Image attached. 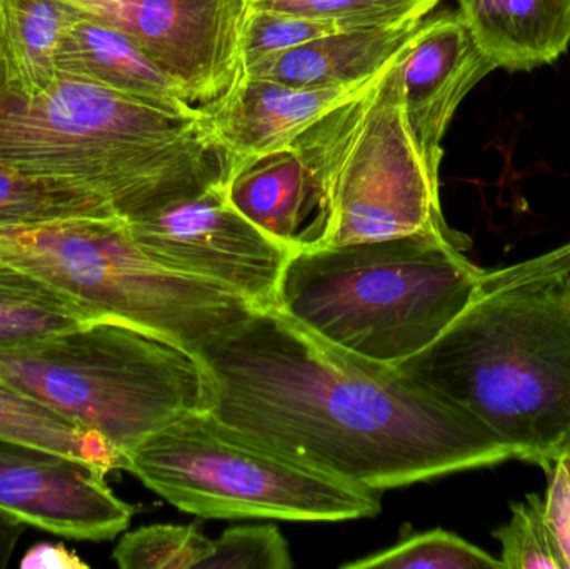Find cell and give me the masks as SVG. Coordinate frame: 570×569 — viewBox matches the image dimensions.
Returning <instances> with one entry per match:
<instances>
[{
  "label": "cell",
  "instance_id": "obj_16",
  "mask_svg": "<svg viewBox=\"0 0 570 569\" xmlns=\"http://www.w3.org/2000/svg\"><path fill=\"white\" fill-rule=\"evenodd\" d=\"M428 17L332 33L267 57L244 69L243 76L294 87L355 86L391 66L414 42Z\"/></svg>",
  "mask_w": 570,
  "mask_h": 569
},
{
  "label": "cell",
  "instance_id": "obj_19",
  "mask_svg": "<svg viewBox=\"0 0 570 569\" xmlns=\"http://www.w3.org/2000/svg\"><path fill=\"white\" fill-rule=\"evenodd\" d=\"M72 219H120L112 204L86 184L0 163V229Z\"/></svg>",
  "mask_w": 570,
  "mask_h": 569
},
{
  "label": "cell",
  "instance_id": "obj_1",
  "mask_svg": "<svg viewBox=\"0 0 570 569\" xmlns=\"http://www.w3.org/2000/svg\"><path fill=\"white\" fill-rule=\"evenodd\" d=\"M209 413L284 457L384 491L515 460L468 411L387 364L314 336L276 307L197 351Z\"/></svg>",
  "mask_w": 570,
  "mask_h": 569
},
{
  "label": "cell",
  "instance_id": "obj_14",
  "mask_svg": "<svg viewBox=\"0 0 570 569\" xmlns=\"http://www.w3.org/2000/svg\"><path fill=\"white\" fill-rule=\"evenodd\" d=\"M229 203L292 253L322 249L331 227L317 189L292 147L259 157L226 180Z\"/></svg>",
  "mask_w": 570,
  "mask_h": 569
},
{
  "label": "cell",
  "instance_id": "obj_29",
  "mask_svg": "<svg viewBox=\"0 0 570 569\" xmlns=\"http://www.w3.org/2000/svg\"><path fill=\"white\" fill-rule=\"evenodd\" d=\"M20 568L23 569H87L89 565L83 563L73 551L63 543H39L30 548L22 560Z\"/></svg>",
  "mask_w": 570,
  "mask_h": 569
},
{
  "label": "cell",
  "instance_id": "obj_7",
  "mask_svg": "<svg viewBox=\"0 0 570 569\" xmlns=\"http://www.w3.org/2000/svg\"><path fill=\"white\" fill-rule=\"evenodd\" d=\"M0 263L52 284L96 321L150 331L196 353L256 311L224 287L154 263L124 219L0 229Z\"/></svg>",
  "mask_w": 570,
  "mask_h": 569
},
{
  "label": "cell",
  "instance_id": "obj_22",
  "mask_svg": "<svg viewBox=\"0 0 570 569\" xmlns=\"http://www.w3.org/2000/svg\"><path fill=\"white\" fill-rule=\"evenodd\" d=\"M345 569H505L501 558L444 530L425 531L399 541L395 547L358 561Z\"/></svg>",
  "mask_w": 570,
  "mask_h": 569
},
{
  "label": "cell",
  "instance_id": "obj_15",
  "mask_svg": "<svg viewBox=\"0 0 570 569\" xmlns=\"http://www.w3.org/2000/svg\"><path fill=\"white\" fill-rule=\"evenodd\" d=\"M57 67L174 116L199 117L186 90L126 33L77 13L60 43Z\"/></svg>",
  "mask_w": 570,
  "mask_h": 569
},
{
  "label": "cell",
  "instance_id": "obj_12",
  "mask_svg": "<svg viewBox=\"0 0 570 569\" xmlns=\"http://www.w3.org/2000/svg\"><path fill=\"white\" fill-rule=\"evenodd\" d=\"M498 70L458 10L431 12L401 56L402 107L432 176L441 174L445 134L462 100Z\"/></svg>",
  "mask_w": 570,
  "mask_h": 569
},
{
  "label": "cell",
  "instance_id": "obj_10",
  "mask_svg": "<svg viewBox=\"0 0 570 569\" xmlns=\"http://www.w3.org/2000/svg\"><path fill=\"white\" fill-rule=\"evenodd\" d=\"M126 33L197 107L243 76L240 36L249 0H62Z\"/></svg>",
  "mask_w": 570,
  "mask_h": 569
},
{
  "label": "cell",
  "instance_id": "obj_4",
  "mask_svg": "<svg viewBox=\"0 0 570 569\" xmlns=\"http://www.w3.org/2000/svg\"><path fill=\"white\" fill-rule=\"evenodd\" d=\"M484 271L435 234L302 251L285 264L276 310L338 350L397 366L444 333Z\"/></svg>",
  "mask_w": 570,
  "mask_h": 569
},
{
  "label": "cell",
  "instance_id": "obj_31",
  "mask_svg": "<svg viewBox=\"0 0 570 569\" xmlns=\"http://www.w3.org/2000/svg\"><path fill=\"white\" fill-rule=\"evenodd\" d=\"M564 444H570V433H569L568 440H566ZM564 444H562V447H564Z\"/></svg>",
  "mask_w": 570,
  "mask_h": 569
},
{
  "label": "cell",
  "instance_id": "obj_5",
  "mask_svg": "<svg viewBox=\"0 0 570 569\" xmlns=\"http://www.w3.org/2000/svg\"><path fill=\"white\" fill-rule=\"evenodd\" d=\"M0 383L102 434L126 463L150 434L214 401L196 351L116 321L0 347Z\"/></svg>",
  "mask_w": 570,
  "mask_h": 569
},
{
  "label": "cell",
  "instance_id": "obj_8",
  "mask_svg": "<svg viewBox=\"0 0 570 569\" xmlns=\"http://www.w3.org/2000/svg\"><path fill=\"white\" fill-rule=\"evenodd\" d=\"M126 470L186 513L209 520L348 521L381 513V491L358 487L194 413L150 434Z\"/></svg>",
  "mask_w": 570,
  "mask_h": 569
},
{
  "label": "cell",
  "instance_id": "obj_32",
  "mask_svg": "<svg viewBox=\"0 0 570 569\" xmlns=\"http://www.w3.org/2000/svg\"><path fill=\"white\" fill-rule=\"evenodd\" d=\"M435 2H439V3H441V2H444V0H435Z\"/></svg>",
  "mask_w": 570,
  "mask_h": 569
},
{
  "label": "cell",
  "instance_id": "obj_2",
  "mask_svg": "<svg viewBox=\"0 0 570 569\" xmlns=\"http://www.w3.org/2000/svg\"><path fill=\"white\" fill-rule=\"evenodd\" d=\"M394 367L548 473L570 433V243L484 271L444 333Z\"/></svg>",
  "mask_w": 570,
  "mask_h": 569
},
{
  "label": "cell",
  "instance_id": "obj_20",
  "mask_svg": "<svg viewBox=\"0 0 570 569\" xmlns=\"http://www.w3.org/2000/svg\"><path fill=\"white\" fill-rule=\"evenodd\" d=\"M92 314L47 281L0 263V347H16L92 323Z\"/></svg>",
  "mask_w": 570,
  "mask_h": 569
},
{
  "label": "cell",
  "instance_id": "obj_13",
  "mask_svg": "<svg viewBox=\"0 0 570 569\" xmlns=\"http://www.w3.org/2000/svg\"><path fill=\"white\" fill-rule=\"evenodd\" d=\"M368 80L355 86L294 87L240 76L223 97L199 107L226 154L227 179L253 160L287 149L298 134Z\"/></svg>",
  "mask_w": 570,
  "mask_h": 569
},
{
  "label": "cell",
  "instance_id": "obj_21",
  "mask_svg": "<svg viewBox=\"0 0 570 569\" xmlns=\"http://www.w3.org/2000/svg\"><path fill=\"white\" fill-rule=\"evenodd\" d=\"M0 438L56 451L99 468L126 470V457L102 434L79 426L27 394L0 383Z\"/></svg>",
  "mask_w": 570,
  "mask_h": 569
},
{
  "label": "cell",
  "instance_id": "obj_11",
  "mask_svg": "<svg viewBox=\"0 0 570 569\" xmlns=\"http://www.w3.org/2000/svg\"><path fill=\"white\" fill-rule=\"evenodd\" d=\"M0 510L47 533L90 541L114 540L136 514L94 464L3 438Z\"/></svg>",
  "mask_w": 570,
  "mask_h": 569
},
{
  "label": "cell",
  "instance_id": "obj_17",
  "mask_svg": "<svg viewBox=\"0 0 570 569\" xmlns=\"http://www.w3.org/2000/svg\"><path fill=\"white\" fill-rule=\"evenodd\" d=\"M481 49L498 69L531 72L570 47V0H459Z\"/></svg>",
  "mask_w": 570,
  "mask_h": 569
},
{
  "label": "cell",
  "instance_id": "obj_27",
  "mask_svg": "<svg viewBox=\"0 0 570 569\" xmlns=\"http://www.w3.org/2000/svg\"><path fill=\"white\" fill-rule=\"evenodd\" d=\"M287 540L274 524L230 528L214 541L203 569H291Z\"/></svg>",
  "mask_w": 570,
  "mask_h": 569
},
{
  "label": "cell",
  "instance_id": "obj_18",
  "mask_svg": "<svg viewBox=\"0 0 570 569\" xmlns=\"http://www.w3.org/2000/svg\"><path fill=\"white\" fill-rule=\"evenodd\" d=\"M77 12L62 0H0V80L36 96L56 79L60 43Z\"/></svg>",
  "mask_w": 570,
  "mask_h": 569
},
{
  "label": "cell",
  "instance_id": "obj_3",
  "mask_svg": "<svg viewBox=\"0 0 570 569\" xmlns=\"http://www.w3.org/2000/svg\"><path fill=\"white\" fill-rule=\"evenodd\" d=\"M0 163L86 184L124 220L227 180L203 114L174 116L63 70L36 96L0 80Z\"/></svg>",
  "mask_w": 570,
  "mask_h": 569
},
{
  "label": "cell",
  "instance_id": "obj_25",
  "mask_svg": "<svg viewBox=\"0 0 570 569\" xmlns=\"http://www.w3.org/2000/svg\"><path fill=\"white\" fill-rule=\"evenodd\" d=\"M345 30L352 29L341 20L315 19L276 10L247 9L240 36L243 67L247 69L267 57Z\"/></svg>",
  "mask_w": 570,
  "mask_h": 569
},
{
  "label": "cell",
  "instance_id": "obj_26",
  "mask_svg": "<svg viewBox=\"0 0 570 569\" xmlns=\"http://www.w3.org/2000/svg\"><path fill=\"white\" fill-rule=\"evenodd\" d=\"M508 524L492 537L501 543V561L505 569H564L554 538L546 520L544 498L528 494L512 504Z\"/></svg>",
  "mask_w": 570,
  "mask_h": 569
},
{
  "label": "cell",
  "instance_id": "obj_6",
  "mask_svg": "<svg viewBox=\"0 0 570 569\" xmlns=\"http://www.w3.org/2000/svg\"><path fill=\"white\" fill-rule=\"evenodd\" d=\"M402 56V53H401ZM401 56L345 102L295 137L331 227L325 247L435 234L468 253V234L452 229L402 107Z\"/></svg>",
  "mask_w": 570,
  "mask_h": 569
},
{
  "label": "cell",
  "instance_id": "obj_24",
  "mask_svg": "<svg viewBox=\"0 0 570 569\" xmlns=\"http://www.w3.org/2000/svg\"><path fill=\"white\" fill-rule=\"evenodd\" d=\"M438 6L435 0H249V9L341 20L352 30L421 19L434 12Z\"/></svg>",
  "mask_w": 570,
  "mask_h": 569
},
{
  "label": "cell",
  "instance_id": "obj_30",
  "mask_svg": "<svg viewBox=\"0 0 570 569\" xmlns=\"http://www.w3.org/2000/svg\"><path fill=\"white\" fill-rule=\"evenodd\" d=\"M26 531V523L0 510V569L9 567L10 558Z\"/></svg>",
  "mask_w": 570,
  "mask_h": 569
},
{
  "label": "cell",
  "instance_id": "obj_28",
  "mask_svg": "<svg viewBox=\"0 0 570 569\" xmlns=\"http://www.w3.org/2000/svg\"><path fill=\"white\" fill-rule=\"evenodd\" d=\"M546 520L564 569H570V444H564L548 471Z\"/></svg>",
  "mask_w": 570,
  "mask_h": 569
},
{
  "label": "cell",
  "instance_id": "obj_23",
  "mask_svg": "<svg viewBox=\"0 0 570 569\" xmlns=\"http://www.w3.org/2000/svg\"><path fill=\"white\" fill-rule=\"evenodd\" d=\"M214 541L196 527L150 524L120 538L112 560L122 569H193L213 555Z\"/></svg>",
  "mask_w": 570,
  "mask_h": 569
},
{
  "label": "cell",
  "instance_id": "obj_9",
  "mask_svg": "<svg viewBox=\"0 0 570 569\" xmlns=\"http://www.w3.org/2000/svg\"><path fill=\"white\" fill-rule=\"evenodd\" d=\"M124 223L159 266L224 287L256 310L276 307L281 277L294 253L229 203L226 183Z\"/></svg>",
  "mask_w": 570,
  "mask_h": 569
}]
</instances>
